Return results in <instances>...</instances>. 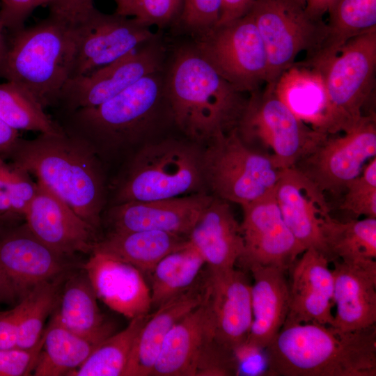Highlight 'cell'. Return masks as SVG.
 <instances>
[{"instance_id": "1", "label": "cell", "mask_w": 376, "mask_h": 376, "mask_svg": "<svg viewBox=\"0 0 376 376\" xmlns=\"http://www.w3.org/2000/svg\"><path fill=\"white\" fill-rule=\"evenodd\" d=\"M3 157L36 175L98 232L106 200L104 176L100 159L85 143L61 129L33 139L19 137Z\"/></svg>"}, {"instance_id": "2", "label": "cell", "mask_w": 376, "mask_h": 376, "mask_svg": "<svg viewBox=\"0 0 376 376\" xmlns=\"http://www.w3.org/2000/svg\"><path fill=\"white\" fill-rule=\"evenodd\" d=\"M269 376H375L376 327L285 324L266 347Z\"/></svg>"}, {"instance_id": "3", "label": "cell", "mask_w": 376, "mask_h": 376, "mask_svg": "<svg viewBox=\"0 0 376 376\" xmlns=\"http://www.w3.org/2000/svg\"><path fill=\"white\" fill-rule=\"evenodd\" d=\"M165 83L169 114L191 139L210 142L237 127L247 99L195 46L176 52Z\"/></svg>"}, {"instance_id": "4", "label": "cell", "mask_w": 376, "mask_h": 376, "mask_svg": "<svg viewBox=\"0 0 376 376\" xmlns=\"http://www.w3.org/2000/svg\"><path fill=\"white\" fill-rule=\"evenodd\" d=\"M165 75L163 70L148 75L98 106L61 115L58 124L96 155L102 148L130 143L145 132L160 109L167 106Z\"/></svg>"}, {"instance_id": "5", "label": "cell", "mask_w": 376, "mask_h": 376, "mask_svg": "<svg viewBox=\"0 0 376 376\" xmlns=\"http://www.w3.org/2000/svg\"><path fill=\"white\" fill-rule=\"evenodd\" d=\"M12 34L1 77L26 88L45 108L54 107L70 75L74 26L49 15Z\"/></svg>"}, {"instance_id": "6", "label": "cell", "mask_w": 376, "mask_h": 376, "mask_svg": "<svg viewBox=\"0 0 376 376\" xmlns=\"http://www.w3.org/2000/svg\"><path fill=\"white\" fill-rule=\"evenodd\" d=\"M203 151L194 144L166 139L145 146L119 181L114 203L148 201L203 192Z\"/></svg>"}, {"instance_id": "7", "label": "cell", "mask_w": 376, "mask_h": 376, "mask_svg": "<svg viewBox=\"0 0 376 376\" xmlns=\"http://www.w3.org/2000/svg\"><path fill=\"white\" fill-rule=\"evenodd\" d=\"M209 143L203 162L206 185L214 196L242 206L274 190L282 169L270 155L245 143L236 127Z\"/></svg>"}, {"instance_id": "8", "label": "cell", "mask_w": 376, "mask_h": 376, "mask_svg": "<svg viewBox=\"0 0 376 376\" xmlns=\"http://www.w3.org/2000/svg\"><path fill=\"white\" fill-rule=\"evenodd\" d=\"M236 129L247 145L269 150L281 169L294 167L327 136L299 120L277 97L274 84L251 93Z\"/></svg>"}, {"instance_id": "9", "label": "cell", "mask_w": 376, "mask_h": 376, "mask_svg": "<svg viewBox=\"0 0 376 376\" xmlns=\"http://www.w3.org/2000/svg\"><path fill=\"white\" fill-rule=\"evenodd\" d=\"M233 350L215 338L206 299L166 336L150 376L235 375Z\"/></svg>"}, {"instance_id": "10", "label": "cell", "mask_w": 376, "mask_h": 376, "mask_svg": "<svg viewBox=\"0 0 376 376\" xmlns=\"http://www.w3.org/2000/svg\"><path fill=\"white\" fill-rule=\"evenodd\" d=\"M311 65L324 77L334 134L350 130L364 116L362 109L375 86L376 27L350 40L335 56Z\"/></svg>"}, {"instance_id": "11", "label": "cell", "mask_w": 376, "mask_h": 376, "mask_svg": "<svg viewBox=\"0 0 376 376\" xmlns=\"http://www.w3.org/2000/svg\"><path fill=\"white\" fill-rule=\"evenodd\" d=\"M249 13L267 52L266 84L273 85L301 52L306 58L315 55L326 35V23L312 19L295 0H256Z\"/></svg>"}, {"instance_id": "12", "label": "cell", "mask_w": 376, "mask_h": 376, "mask_svg": "<svg viewBox=\"0 0 376 376\" xmlns=\"http://www.w3.org/2000/svg\"><path fill=\"white\" fill-rule=\"evenodd\" d=\"M196 38L194 46L239 91L251 93L266 83L267 52L249 13Z\"/></svg>"}, {"instance_id": "13", "label": "cell", "mask_w": 376, "mask_h": 376, "mask_svg": "<svg viewBox=\"0 0 376 376\" xmlns=\"http://www.w3.org/2000/svg\"><path fill=\"white\" fill-rule=\"evenodd\" d=\"M376 157V116L364 115L352 128L338 136L327 135L301 159L295 168L320 193L345 190Z\"/></svg>"}, {"instance_id": "14", "label": "cell", "mask_w": 376, "mask_h": 376, "mask_svg": "<svg viewBox=\"0 0 376 376\" xmlns=\"http://www.w3.org/2000/svg\"><path fill=\"white\" fill-rule=\"evenodd\" d=\"M165 50L158 38L87 74L69 79L55 107L61 115L98 106L143 77L164 70Z\"/></svg>"}, {"instance_id": "15", "label": "cell", "mask_w": 376, "mask_h": 376, "mask_svg": "<svg viewBox=\"0 0 376 376\" xmlns=\"http://www.w3.org/2000/svg\"><path fill=\"white\" fill-rule=\"evenodd\" d=\"M75 52L70 78L87 74L158 38L134 17L106 14L97 8L73 26Z\"/></svg>"}, {"instance_id": "16", "label": "cell", "mask_w": 376, "mask_h": 376, "mask_svg": "<svg viewBox=\"0 0 376 376\" xmlns=\"http://www.w3.org/2000/svg\"><path fill=\"white\" fill-rule=\"evenodd\" d=\"M242 207L244 251L237 263L247 270L253 265H263L288 271L306 249L284 222L274 190Z\"/></svg>"}, {"instance_id": "17", "label": "cell", "mask_w": 376, "mask_h": 376, "mask_svg": "<svg viewBox=\"0 0 376 376\" xmlns=\"http://www.w3.org/2000/svg\"><path fill=\"white\" fill-rule=\"evenodd\" d=\"M68 257L40 241L26 222L0 227V267L20 299L36 285L72 271Z\"/></svg>"}, {"instance_id": "18", "label": "cell", "mask_w": 376, "mask_h": 376, "mask_svg": "<svg viewBox=\"0 0 376 376\" xmlns=\"http://www.w3.org/2000/svg\"><path fill=\"white\" fill-rule=\"evenodd\" d=\"M214 196L204 192L113 205L107 214L110 231L158 230L188 236Z\"/></svg>"}, {"instance_id": "19", "label": "cell", "mask_w": 376, "mask_h": 376, "mask_svg": "<svg viewBox=\"0 0 376 376\" xmlns=\"http://www.w3.org/2000/svg\"><path fill=\"white\" fill-rule=\"evenodd\" d=\"M288 269L289 306L285 324L316 323L331 326L334 320V275L326 256L306 249Z\"/></svg>"}, {"instance_id": "20", "label": "cell", "mask_w": 376, "mask_h": 376, "mask_svg": "<svg viewBox=\"0 0 376 376\" xmlns=\"http://www.w3.org/2000/svg\"><path fill=\"white\" fill-rule=\"evenodd\" d=\"M37 184L36 194L24 214L30 230L61 255L91 253L99 240L97 232L56 195Z\"/></svg>"}, {"instance_id": "21", "label": "cell", "mask_w": 376, "mask_h": 376, "mask_svg": "<svg viewBox=\"0 0 376 376\" xmlns=\"http://www.w3.org/2000/svg\"><path fill=\"white\" fill-rule=\"evenodd\" d=\"M205 274L208 303L217 341L233 350L244 343L252 323L251 286L245 274L235 267L207 268Z\"/></svg>"}, {"instance_id": "22", "label": "cell", "mask_w": 376, "mask_h": 376, "mask_svg": "<svg viewBox=\"0 0 376 376\" xmlns=\"http://www.w3.org/2000/svg\"><path fill=\"white\" fill-rule=\"evenodd\" d=\"M83 267L108 307L130 320L150 312V289L136 267L99 251H93Z\"/></svg>"}, {"instance_id": "23", "label": "cell", "mask_w": 376, "mask_h": 376, "mask_svg": "<svg viewBox=\"0 0 376 376\" xmlns=\"http://www.w3.org/2000/svg\"><path fill=\"white\" fill-rule=\"evenodd\" d=\"M274 196L283 219L297 240L305 249L314 248L327 258L320 224L321 212H329L324 194L292 167L281 170Z\"/></svg>"}, {"instance_id": "24", "label": "cell", "mask_w": 376, "mask_h": 376, "mask_svg": "<svg viewBox=\"0 0 376 376\" xmlns=\"http://www.w3.org/2000/svg\"><path fill=\"white\" fill-rule=\"evenodd\" d=\"M332 263L336 310L331 326L349 332L375 325L376 261Z\"/></svg>"}, {"instance_id": "25", "label": "cell", "mask_w": 376, "mask_h": 376, "mask_svg": "<svg viewBox=\"0 0 376 376\" xmlns=\"http://www.w3.org/2000/svg\"><path fill=\"white\" fill-rule=\"evenodd\" d=\"M205 276L156 308L141 327L124 376H150L162 344L174 325L205 299Z\"/></svg>"}, {"instance_id": "26", "label": "cell", "mask_w": 376, "mask_h": 376, "mask_svg": "<svg viewBox=\"0 0 376 376\" xmlns=\"http://www.w3.org/2000/svg\"><path fill=\"white\" fill-rule=\"evenodd\" d=\"M274 90L281 101L313 130L334 134L329 96L321 71L304 62L295 63L278 77Z\"/></svg>"}, {"instance_id": "27", "label": "cell", "mask_w": 376, "mask_h": 376, "mask_svg": "<svg viewBox=\"0 0 376 376\" xmlns=\"http://www.w3.org/2000/svg\"><path fill=\"white\" fill-rule=\"evenodd\" d=\"M188 240L212 270L235 267L244 251L240 224L228 202L214 196L189 232Z\"/></svg>"}, {"instance_id": "28", "label": "cell", "mask_w": 376, "mask_h": 376, "mask_svg": "<svg viewBox=\"0 0 376 376\" xmlns=\"http://www.w3.org/2000/svg\"><path fill=\"white\" fill-rule=\"evenodd\" d=\"M251 286L253 320L245 342L266 347L282 328L289 306L287 270L274 266L253 265Z\"/></svg>"}, {"instance_id": "29", "label": "cell", "mask_w": 376, "mask_h": 376, "mask_svg": "<svg viewBox=\"0 0 376 376\" xmlns=\"http://www.w3.org/2000/svg\"><path fill=\"white\" fill-rule=\"evenodd\" d=\"M97 300L84 267L71 271L64 280L54 314L73 333L100 344L111 335L113 329L105 320Z\"/></svg>"}, {"instance_id": "30", "label": "cell", "mask_w": 376, "mask_h": 376, "mask_svg": "<svg viewBox=\"0 0 376 376\" xmlns=\"http://www.w3.org/2000/svg\"><path fill=\"white\" fill-rule=\"evenodd\" d=\"M187 242V235L164 231H110L97 240L93 251L116 257L150 274L161 259Z\"/></svg>"}, {"instance_id": "31", "label": "cell", "mask_w": 376, "mask_h": 376, "mask_svg": "<svg viewBox=\"0 0 376 376\" xmlns=\"http://www.w3.org/2000/svg\"><path fill=\"white\" fill-rule=\"evenodd\" d=\"M321 229L329 262L359 263L376 258V218L340 221L321 212Z\"/></svg>"}, {"instance_id": "32", "label": "cell", "mask_w": 376, "mask_h": 376, "mask_svg": "<svg viewBox=\"0 0 376 376\" xmlns=\"http://www.w3.org/2000/svg\"><path fill=\"white\" fill-rule=\"evenodd\" d=\"M318 52L304 62L315 65L335 56L352 38L376 27V0H335Z\"/></svg>"}, {"instance_id": "33", "label": "cell", "mask_w": 376, "mask_h": 376, "mask_svg": "<svg viewBox=\"0 0 376 376\" xmlns=\"http://www.w3.org/2000/svg\"><path fill=\"white\" fill-rule=\"evenodd\" d=\"M99 344L67 329L53 314L44 329V342L32 373L35 376L69 375Z\"/></svg>"}, {"instance_id": "34", "label": "cell", "mask_w": 376, "mask_h": 376, "mask_svg": "<svg viewBox=\"0 0 376 376\" xmlns=\"http://www.w3.org/2000/svg\"><path fill=\"white\" fill-rule=\"evenodd\" d=\"M204 265L202 256L189 240L161 259L150 272L151 308L192 286Z\"/></svg>"}, {"instance_id": "35", "label": "cell", "mask_w": 376, "mask_h": 376, "mask_svg": "<svg viewBox=\"0 0 376 376\" xmlns=\"http://www.w3.org/2000/svg\"><path fill=\"white\" fill-rule=\"evenodd\" d=\"M150 313L131 319L121 331L101 342L69 376H124L136 338Z\"/></svg>"}, {"instance_id": "36", "label": "cell", "mask_w": 376, "mask_h": 376, "mask_svg": "<svg viewBox=\"0 0 376 376\" xmlns=\"http://www.w3.org/2000/svg\"><path fill=\"white\" fill-rule=\"evenodd\" d=\"M45 109L22 86L9 81L0 84V118L13 129L40 133L61 131L59 125Z\"/></svg>"}, {"instance_id": "37", "label": "cell", "mask_w": 376, "mask_h": 376, "mask_svg": "<svg viewBox=\"0 0 376 376\" xmlns=\"http://www.w3.org/2000/svg\"><path fill=\"white\" fill-rule=\"evenodd\" d=\"M69 272L36 285L22 299L24 306L17 347L29 349L39 342L46 319L58 304L63 283Z\"/></svg>"}, {"instance_id": "38", "label": "cell", "mask_w": 376, "mask_h": 376, "mask_svg": "<svg viewBox=\"0 0 376 376\" xmlns=\"http://www.w3.org/2000/svg\"><path fill=\"white\" fill-rule=\"evenodd\" d=\"M339 208L356 216L376 218V157L357 178L349 182Z\"/></svg>"}, {"instance_id": "39", "label": "cell", "mask_w": 376, "mask_h": 376, "mask_svg": "<svg viewBox=\"0 0 376 376\" xmlns=\"http://www.w3.org/2000/svg\"><path fill=\"white\" fill-rule=\"evenodd\" d=\"M223 0H183L178 24L198 37L214 29L219 19Z\"/></svg>"}, {"instance_id": "40", "label": "cell", "mask_w": 376, "mask_h": 376, "mask_svg": "<svg viewBox=\"0 0 376 376\" xmlns=\"http://www.w3.org/2000/svg\"><path fill=\"white\" fill-rule=\"evenodd\" d=\"M183 0H133L128 17L148 26H164L178 19Z\"/></svg>"}, {"instance_id": "41", "label": "cell", "mask_w": 376, "mask_h": 376, "mask_svg": "<svg viewBox=\"0 0 376 376\" xmlns=\"http://www.w3.org/2000/svg\"><path fill=\"white\" fill-rule=\"evenodd\" d=\"M3 171L8 187L12 212L17 217H24L36 194L38 184L32 180L27 171L11 163L4 161Z\"/></svg>"}, {"instance_id": "42", "label": "cell", "mask_w": 376, "mask_h": 376, "mask_svg": "<svg viewBox=\"0 0 376 376\" xmlns=\"http://www.w3.org/2000/svg\"><path fill=\"white\" fill-rule=\"evenodd\" d=\"M44 342V331L39 342L29 349L0 350V376L32 375Z\"/></svg>"}, {"instance_id": "43", "label": "cell", "mask_w": 376, "mask_h": 376, "mask_svg": "<svg viewBox=\"0 0 376 376\" xmlns=\"http://www.w3.org/2000/svg\"><path fill=\"white\" fill-rule=\"evenodd\" d=\"M233 351L236 375L269 376V360L266 347L244 342Z\"/></svg>"}, {"instance_id": "44", "label": "cell", "mask_w": 376, "mask_h": 376, "mask_svg": "<svg viewBox=\"0 0 376 376\" xmlns=\"http://www.w3.org/2000/svg\"><path fill=\"white\" fill-rule=\"evenodd\" d=\"M0 22L11 32L24 28L32 13L40 6H47L52 0H0Z\"/></svg>"}, {"instance_id": "45", "label": "cell", "mask_w": 376, "mask_h": 376, "mask_svg": "<svg viewBox=\"0 0 376 376\" xmlns=\"http://www.w3.org/2000/svg\"><path fill=\"white\" fill-rule=\"evenodd\" d=\"M49 15L71 26L86 20L95 9L93 0H52Z\"/></svg>"}, {"instance_id": "46", "label": "cell", "mask_w": 376, "mask_h": 376, "mask_svg": "<svg viewBox=\"0 0 376 376\" xmlns=\"http://www.w3.org/2000/svg\"><path fill=\"white\" fill-rule=\"evenodd\" d=\"M23 306V301L20 299L11 309L0 311V350L17 347Z\"/></svg>"}, {"instance_id": "47", "label": "cell", "mask_w": 376, "mask_h": 376, "mask_svg": "<svg viewBox=\"0 0 376 376\" xmlns=\"http://www.w3.org/2000/svg\"><path fill=\"white\" fill-rule=\"evenodd\" d=\"M255 1L223 0L220 17L216 26L227 24L245 15L249 12Z\"/></svg>"}, {"instance_id": "48", "label": "cell", "mask_w": 376, "mask_h": 376, "mask_svg": "<svg viewBox=\"0 0 376 376\" xmlns=\"http://www.w3.org/2000/svg\"><path fill=\"white\" fill-rule=\"evenodd\" d=\"M4 160L0 157V219L2 225L13 223L15 217L11 209L8 185L3 171Z\"/></svg>"}, {"instance_id": "49", "label": "cell", "mask_w": 376, "mask_h": 376, "mask_svg": "<svg viewBox=\"0 0 376 376\" xmlns=\"http://www.w3.org/2000/svg\"><path fill=\"white\" fill-rule=\"evenodd\" d=\"M19 138V131L0 118V157L3 158L10 152Z\"/></svg>"}, {"instance_id": "50", "label": "cell", "mask_w": 376, "mask_h": 376, "mask_svg": "<svg viewBox=\"0 0 376 376\" xmlns=\"http://www.w3.org/2000/svg\"><path fill=\"white\" fill-rule=\"evenodd\" d=\"M19 301V294L13 283L0 267V304H15Z\"/></svg>"}, {"instance_id": "51", "label": "cell", "mask_w": 376, "mask_h": 376, "mask_svg": "<svg viewBox=\"0 0 376 376\" xmlns=\"http://www.w3.org/2000/svg\"><path fill=\"white\" fill-rule=\"evenodd\" d=\"M335 0H306L305 10L315 20H322L329 6Z\"/></svg>"}, {"instance_id": "52", "label": "cell", "mask_w": 376, "mask_h": 376, "mask_svg": "<svg viewBox=\"0 0 376 376\" xmlns=\"http://www.w3.org/2000/svg\"><path fill=\"white\" fill-rule=\"evenodd\" d=\"M3 25L0 22V77H1V74L5 63V59L6 56L8 45L6 42L4 36H3Z\"/></svg>"}, {"instance_id": "53", "label": "cell", "mask_w": 376, "mask_h": 376, "mask_svg": "<svg viewBox=\"0 0 376 376\" xmlns=\"http://www.w3.org/2000/svg\"><path fill=\"white\" fill-rule=\"evenodd\" d=\"M116 3V13L128 16L133 0H114Z\"/></svg>"}, {"instance_id": "54", "label": "cell", "mask_w": 376, "mask_h": 376, "mask_svg": "<svg viewBox=\"0 0 376 376\" xmlns=\"http://www.w3.org/2000/svg\"><path fill=\"white\" fill-rule=\"evenodd\" d=\"M297 1L299 5H301L303 8H305L306 0H295Z\"/></svg>"}]
</instances>
